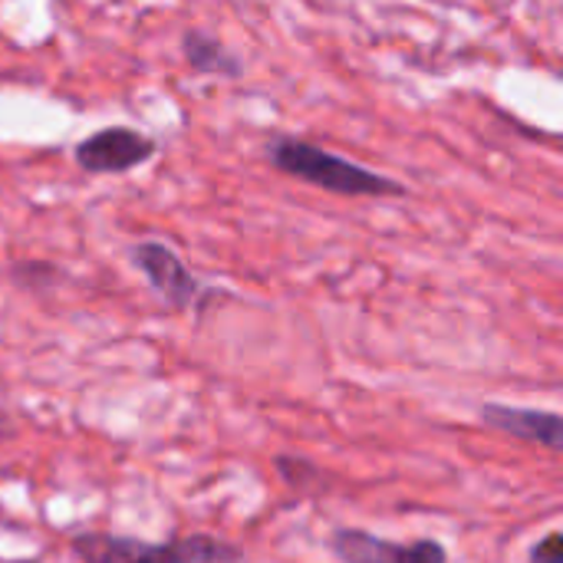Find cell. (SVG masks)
<instances>
[{
	"instance_id": "4",
	"label": "cell",
	"mask_w": 563,
	"mask_h": 563,
	"mask_svg": "<svg viewBox=\"0 0 563 563\" xmlns=\"http://www.w3.org/2000/svg\"><path fill=\"white\" fill-rule=\"evenodd\" d=\"M330 551L340 563H449V551L439 541H386L360 528H340L330 534Z\"/></svg>"
},
{
	"instance_id": "3",
	"label": "cell",
	"mask_w": 563,
	"mask_h": 563,
	"mask_svg": "<svg viewBox=\"0 0 563 563\" xmlns=\"http://www.w3.org/2000/svg\"><path fill=\"white\" fill-rule=\"evenodd\" d=\"M155 139L129 129V125H109L82 139L73 152L76 165L89 175H119L145 165L155 155Z\"/></svg>"
},
{
	"instance_id": "7",
	"label": "cell",
	"mask_w": 563,
	"mask_h": 563,
	"mask_svg": "<svg viewBox=\"0 0 563 563\" xmlns=\"http://www.w3.org/2000/svg\"><path fill=\"white\" fill-rule=\"evenodd\" d=\"M181 53H185L188 66H191L195 73H201V76H241V73H244L241 59H238L218 36H211V33H205V30H198V26L185 30V36H181Z\"/></svg>"
},
{
	"instance_id": "2",
	"label": "cell",
	"mask_w": 563,
	"mask_h": 563,
	"mask_svg": "<svg viewBox=\"0 0 563 563\" xmlns=\"http://www.w3.org/2000/svg\"><path fill=\"white\" fill-rule=\"evenodd\" d=\"M73 554L82 563H238L241 551L228 541L195 534L175 541H139L86 531L73 538Z\"/></svg>"
},
{
	"instance_id": "8",
	"label": "cell",
	"mask_w": 563,
	"mask_h": 563,
	"mask_svg": "<svg viewBox=\"0 0 563 563\" xmlns=\"http://www.w3.org/2000/svg\"><path fill=\"white\" fill-rule=\"evenodd\" d=\"M531 563H563L561 531H551L541 544L531 548Z\"/></svg>"
},
{
	"instance_id": "1",
	"label": "cell",
	"mask_w": 563,
	"mask_h": 563,
	"mask_svg": "<svg viewBox=\"0 0 563 563\" xmlns=\"http://www.w3.org/2000/svg\"><path fill=\"white\" fill-rule=\"evenodd\" d=\"M267 158L300 178V181H310L317 188H327L333 195H350V198H360V195H369V198H379V195H406V185L396 181V178H386L373 168H363L356 162H346L343 155H333L313 142H303V139H294V135H277L271 145H267Z\"/></svg>"
},
{
	"instance_id": "5",
	"label": "cell",
	"mask_w": 563,
	"mask_h": 563,
	"mask_svg": "<svg viewBox=\"0 0 563 563\" xmlns=\"http://www.w3.org/2000/svg\"><path fill=\"white\" fill-rule=\"evenodd\" d=\"M129 257L148 277V284L158 290V297L168 307L185 310L201 297V284L195 280V274L181 264V257L172 247H165L158 241H142V244H132Z\"/></svg>"
},
{
	"instance_id": "6",
	"label": "cell",
	"mask_w": 563,
	"mask_h": 563,
	"mask_svg": "<svg viewBox=\"0 0 563 563\" xmlns=\"http://www.w3.org/2000/svg\"><path fill=\"white\" fill-rule=\"evenodd\" d=\"M478 419L488 429H498L505 435H515L521 442L544 445L551 452L563 449V419L558 412L544 409H518V406H501V402H485L478 409Z\"/></svg>"
}]
</instances>
